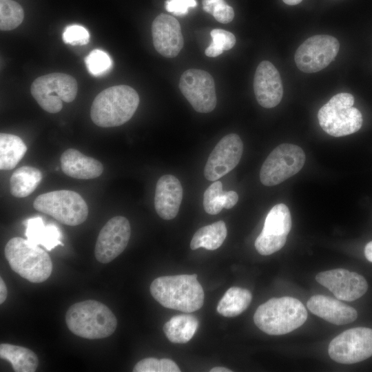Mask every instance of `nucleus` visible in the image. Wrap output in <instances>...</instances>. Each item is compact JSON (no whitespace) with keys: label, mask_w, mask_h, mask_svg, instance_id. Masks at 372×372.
<instances>
[{"label":"nucleus","mask_w":372,"mask_h":372,"mask_svg":"<svg viewBox=\"0 0 372 372\" xmlns=\"http://www.w3.org/2000/svg\"><path fill=\"white\" fill-rule=\"evenodd\" d=\"M65 322L71 332L86 339H101L116 330L117 320L103 303L87 300L76 302L65 313Z\"/></svg>","instance_id":"nucleus-3"},{"label":"nucleus","mask_w":372,"mask_h":372,"mask_svg":"<svg viewBox=\"0 0 372 372\" xmlns=\"http://www.w3.org/2000/svg\"><path fill=\"white\" fill-rule=\"evenodd\" d=\"M61 164L65 174L77 179L96 178L103 172L100 161L73 148L63 152L61 156Z\"/></svg>","instance_id":"nucleus-21"},{"label":"nucleus","mask_w":372,"mask_h":372,"mask_svg":"<svg viewBox=\"0 0 372 372\" xmlns=\"http://www.w3.org/2000/svg\"><path fill=\"white\" fill-rule=\"evenodd\" d=\"M238 195L234 191L223 190L220 181H214L204 192L203 207L211 215L218 214L223 208L231 209L237 203Z\"/></svg>","instance_id":"nucleus-25"},{"label":"nucleus","mask_w":372,"mask_h":372,"mask_svg":"<svg viewBox=\"0 0 372 372\" xmlns=\"http://www.w3.org/2000/svg\"><path fill=\"white\" fill-rule=\"evenodd\" d=\"M27 147L22 139L14 134H0V169L14 168L25 155Z\"/></svg>","instance_id":"nucleus-27"},{"label":"nucleus","mask_w":372,"mask_h":372,"mask_svg":"<svg viewBox=\"0 0 372 372\" xmlns=\"http://www.w3.org/2000/svg\"><path fill=\"white\" fill-rule=\"evenodd\" d=\"M62 38L65 43L72 45H83L89 42L90 33L83 26L72 24L65 28Z\"/></svg>","instance_id":"nucleus-34"},{"label":"nucleus","mask_w":372,"mask_h":372,"mask_svg":"<svg viewBox=\"0 0 372 372\" xmlns=\"http://www.w3.org/2000/svg\"><path fill=\"white\" fill-rule=\"evenodd\" d=\"M354 97L349 93L334 95L318 111V118L322 129L328 134L340 137L358 132L362 125V116L354 107Z\"/></svg>","instance_id":"nucleus-6"},{"label":"nucleus","mask_w":372,"mask_h":372,"mask_svg":"<svg viewBox=\"0 0 372 372\" xmlns=\"http://www.w3.org/2000/svg\"><path fill=\"white\" fill-rule=\"evenodd\" d=\"M330 358L342 364H354L372 356V329L355 327L344 331L330 342Z\"/></svg>","instance_id":"nucleus-10"},{"label":"nucleus","mask_w":372,"mask_h":372,"mask_svg":"<svg viewBox=\"0 0 372 372\" xmlns=\"http://www.w3.org/2000/svg\"><path fill=\"white\" fill-rule=\"evenodd\" d=\"M77 90V82L73 76L58 72L38 77L30 87L31 94L40 107L53 114L61 110L63 102L73 101Z\"/></svg>","instance_id":"nucleus-8"},{"label":"nucleus","mask_w":372,"mask_h":372,"mask_svg":"<svg viewBox=\"0 0 372 372\" xmlns=\"http://www.w3.org/2000/svg\"><path fill=\"white\" fill-rule=\"evenodd\" d=\"M183 199L180 180L171 174L158 180L154 196V207L158 215L164 220L174 218L178 213Z\"/></svg>","instance_id":"nucleus-19"},{"label":"nucleus","mask_w":372,"mask_h":372,"mask_svg":"<svg viewBox=\"0 0 372 372\" xmlns=\"http://www.w3.org/2000/svg\"><path fill=\"white\" fill-rule=\"evenodd\" d=\"M364 255L366 258L372 262V241L368 242L364 248Z\"/></svg>","instance_id":"nucleus-39"},{"label":"nucleus","mask_w":372,"mask_h":372,"mask_svg":"<svg viewBox=\"0 0 372 372\" xmlns=\"http://www.w3.org/2000/svg\"><path fill=\"white\" fill-rule=\"evenodd\" d=\"M25 236L34 245H41L48 251H51L61 242L62 234L54 224L45 225L42 218L34 217L25 221Z\"/></svg>","instance_id":"nucleus-22"},{"label":"nucleus","mask_w":372,"mask_h":372,"mask_svg":"<svg viewBox=\"0 0 372 372\" xmlns=\"http://www.w3.org/2000/svg\"><path fill=\"white\" fill-rule=\"evenodd\" d=\"M212 16L220 23H228L234 19V11L232 7L227 5L225 1H223L216 8Z\"/></svg>","instance_id":"nucleus-36"},{"label":"nucleus","mask_w":372,"mask_h":372,"mask_svg":"<svg viewBox=\"0 0 372 372\" xmlns=\"http://www.w3.org/2000/svg\"><path fill=\"white\" fill-rule=\"evenodd\" d=\"M316 280L342 300H357L368 289L367 282L362 276L344 269L322 271L316 275Z\"/></svg>","instance_id":"nucleus-16"},{"label":"nucleus","mask_w":372,"mask_h":372,"mask_svg":"<svg viewBox=\"0 0 372 372\" xmlns=\"http://www.w3.org/2000/svg\"><path fill=\"white\" fill-rule=\"evenodd\" d=\"M291 228V218L288 207L280 203L269 211L261 233L255 241L258 252L263 256L272 254L285 244Z\"/></svg>","instance_id":"nucleus-13"},{"label":"nucleus","mask_w":372,"mask_h":372,"mask_svg":"<svg viewBox=\"0 0 372 372\" xmlns=\"http://www.w3.org/2000/svg\"><path fill=\"white\" fill-rule=\"evenodd\" d=\"M150 293L162 306L185 313L203 305L204 291L196 274L158 277L152 281Z\"/></svg>","instance_id":"nucleus-1"},{"label":"nucleus","mask_w":372,"mask_h":372,"mask_svg":"<svg viewBox=\"0 0 372 372\" xmlns=\"http://www.w3.org/2000/svg\"><path fill=\"white\" fill-rule=\"evenodd\" d=\"M252 299L251 292L238 287L229 288L219 301L217 311L225 317H234L242 313Z\"/></svg>","instance_id":"nucleus-29"},{"label":"nucleus","mask_w":372,"mask_h":372,"mask_svg":"<svg viewBox=\"0 0 372 372\" xmlns=\"http://www.w3.org/2000/svg\"><path fill=\"white\" fill-rule=\"evenodd\" d=\"M307 318L304 304L292 297L273 298L256 309L254 321L263 332L273 335L288 333L302 326Z\"/></svg>","instance_id":"nucleus-4"},{"label":"nucleus","mask_w":372,"mask_h":372,"mask_svg":"<svg viewBox=\"0 0 372 372\" xmlns=\"http://www.w3.org/2000/svg\"><path fill=\"white\" fill-rule=\"evenodd\" d=\"M4 254L11 269L31 282L39 283L51 275L52 262L42 248L21 237H14L6 243Z\"/></svg>","instance_id":"nucleus-5"},{"label":"nucleus","mask_w":372,"mask_h":372,"mask_svg":"<svg viewBox=\"0 0 372 372\" xmlns=\"http://www.w3.org/2000/svg\"><path fill=\"white\" fill-rule=\"evenodd\" d=\"M285 4L294 6L300 3L302 0H282Z\"/></svg>","instance_id":"nucleus-41"},{"label":"nucleus","mask_w":372,"mask_h":372,"mask_svg":"<svg viewBox=\"0 0 372 372\" xmlns=\"http://www.w3.org/2000/svg\"><path fill=\"white\" fill-rule=\"evenodd\" d=\"M307 307L314 315L336 325L351 323L358 317L354 308L324 295L311 297L307 302Z\"/></svg>","instance_id":"nucleus-20"},{"label":"nucleus","mask_w":372,"mask_h":372,"mask_svg":"<svg viewBox=\"0 0 372 372\" xmlns=\"http://www.w3.org/2000/svg\"><path fill=\"white\" fill-rule=\"evenodd\" d=\"M24 12L17 2L12 0H0V28L12 30L23 21Z\"/></svg>","instance_id":"nucleus-30"},{"label":"nucleus","mask_w":372,"mask_h":372,"mask_svg":"<svg viewBox=\"0 0 372 372\" xmlns=\"http://www.w3.org/2000/svg\"><path fill=\"white\" fill-rule=\"evenodd\" d=\"M212 41L205 49V53L209 57H216L224 50L231 49L236 44V37L230 32L222 29H214L210 32Z\"/></svg>","instance_id":"nucleus-31"},{"label":"nucleus","mask_w":372,"mask_h":372,"mask_svg":"<svg viewBox=\"0 0 372 372\" xmlns=\"http://www.w3.org/2000/svg\"><path fill=\"white\" fill-rule=\"evenodd\" d=\"M179 88L196 112L208 113L216 107L214 81L207 72L199 69L187 70L180 76Z\"/></svg>","instance_id":"nucleus-12"},{"label":"nucleus","mask_w":372,"mask_h":372,"mask_svg":"<svg viewBox=\"0 0 372 372\" xmlns=\"http://www.w3.org/2000/svg\"><path fill=\"white\" fill-rule=\"evenodd\" d=\"M243 143L236 134H229L216 144L208 157L204 169L205 177L216 181L234 169L240 161Z\"/></svg>","instance_id":"nucleus-15"},{"label":"nucleus","mask_w":372,"mask_h":372,"mask_svg":"<svg viewBox=\"0 0 372 372\" xmlns=\"http://www.w3.org/2000/svg\"><path fill=\"white\" fill-rule=\"evenodd\" d=\"M225 0H203V10L212 15L214 10Z\"/></svg>","instance_id":"nucleus-37"},{"label":"nucleus","mask_w":372,"mask_h":372,"mask_svg":"<svg viewBox=\"0 0 372 372\" xmlns=\"http://www.w3.org/2000/svg\"><path fill=\"white\" fill-rule=\"evenodd\" d=\"M130 234V224L125 217L110 219L99 234L94 249L96 259L103 264L115 259L126 248Z\"/></svg>","instance_id":"nucleus-14"},{"label":"nucleus","mask_w":372,"mask_h":372,"mask_svg":"<svg viewBox=\"0 0 372 372\" xmlns=\"http://www.w3.org/2000/svg\"><path fill=\"white\" fill-rule=\"evenodd\" d=\"M209 371L210 372H231L232 371L225 367L217 366V367L212 368Z\"/></svg>","instance_id":"nucleus-40"},{"label":"nucleus","mask_w":372,"mask_h":372,"mask_svg":"<svg viewBox=\"0 0 372 372\" xmlns=\"http://www.w3.org/2000/svg\"><path fill=\"white\" fill-rule=\"evenodd\" d=\"M306 160L304 151L298 145L282 143L267 156L260 172V179L265 186L280 184L297 174Z\"/></svg>","instance_id":"nucleus-9"},{"label":"nucleus","mask_w":372,"mask_h":372,"mask_svg":"<svg viewBox=\"0 0 372 372\" xmlns=\"http://www.w3.org/2000/svg\"><path fill=\"white\" fill-rule=\"evenodd\" d=\"M227 233V227L223 220L204 226L194 234L190 242V247L193 250L200 247L215 250L223 243Z\"/></svg>","instance_id":"nucleus-28"},{"label":"nucleus","mask_w":372,"mask_h":372,"mask_svg":"<svg viewBox=\"0 0 372 372\" xmlns=\"http://www.w3.org/2000/svg\"><path fill=\"white\" fill-rule=\"evenodd\" d=\"M134 372H179L180 369L172 360L154 358H145L137 362L133 369Z\"/></svg>","instance_id":"nucleus-33"},{"label":"nucleus","mask_w":372,"mask_h":372,"mask_svg":"<svg viewBox=\"0 0 372 372\" xmlns=\"http://www.w3.org/2000/svg\"><path fill=\"white\" fill-rule=\"evenodd\" d=\"M153 44L156 50L167 58L176 56L184 40L179 22L169 14H160L152 25Z\"/></svg>","instance_id":"nucleus-17"},{"label":"nucleus","mask_w":372,"mask_h":372,"mask_svg":"<svg viewBox=\"0 0 372 372\" xmlns=\"http://www.w3.org/2000/svg\"><path fill=\"white\" fill-rule=\"evenodd\" d=\"M85 65L89 72L96 76L105 74L112 66V61L105 52L96 49L85 59Z\"/></svg>","instance_id":"nucleus-32"},{"label":"nucleus","mask_w":372,"mask_h":372,"mask_svg":"<svg viewBox=\"0 0 372 372\" xmlns=\"http://www.w3.org/2000/svg\"><path fill=\"white\" fill-rule=\"evenodd\" d=\"M41 172L32 166H22L12 174L10 192L17 198H24L31 194L42 180Z\"/></svg>","instance_id":"nucleus-24"},{"label":"nucleus","mask_w":372,"mask_h":372,"mask_svg":"<svg viewBox=\"0 0 372 372\" xmlns=\"http://www.w3.org/2000/svg\"><path fill=\"white\" fill-rule=\"evenodd\" d=\"M139 104V96L132 87L119 85L101 91L94 99L90 116L101 127L122 125L134 114Z\"/></svg>","instance_id":"nucleus-2"},{"label":"nucleus","mask_w":372,"mask_h":372,"mask_svg":"<svg viewBox=\"0 0 372 372\" xmlns=\"http://www.w3.org/2000/svg\"><path fill=\"white\" fill-rule=\"evenodd\" d=\"M196 6V0H166L165 3L166 10L176 16L185 15L189 8Z\"/></svg>","instance_id":"nucleus-35"},{"label":"nucleus","mask_w":372,"mask_h":372,"mask_svg":"<svg viewBox=\"0 0 372 372\" xmlns=\"http://www.w3.org/2000/svg\"><path fill=\"white\" fill-rule=\"evenodd\" d=\"M8 296V290L5 282L3 278H0V304H2L6 300Z\"/></svg>","instance_id":"nucleus-38"},{"label":"nucleus","mask_w":372,"mask_h":372,"mask_svg":"<svg viewBox=\"0 0 372 372\" xmlns=\"http://www.w3.org/2000/svg\"><path fill=\"white\" fill-rule=\"evenodd\" d=\"M198 327L197 318L191 315H178L172 317L163 326L167 339L173 343H186L195 334Z\"/></svg>","instance_id":"nucleus-26"},{"label":"nucleus","mask_w":372,"mask_h":372,"mask_svg":"<svg viewBox=\"0 0 372 372\" xmlns=\"http://www.w3.org/2000/svg\"><path fill=\"white\" fill-rule=\"evenodd\" d=\"M254 90L258 103L263 107H274L281 101L283 95L281 77L271 62L263 61L257 67Z\"/></svg>","instance_id":"nucleus-18"},{"label":"nucleus","mask_w":372,"mask_h":372,"mask_svg":"<svg viewBox=\"0 0 372 372\" xmlns=\"http://www.w3.org/2000/svg\"><path fill=\"white\" fill-rule=\"evenodd\" d=\"M0 357L8 360L16 372H34L39 364L37 355L32 351L11 344H0Z\"/></svg>","instance_id":"nucleus-23"},{"label":"nucleus","mask_w":372,"mask_h":372,"mask_svg":"<svg viewBox=\"0 0 372 372\" xmlns=\"http://www.w3.org/2000/svg\"><path fill=\"white\" fill-rule=\"evenodd\" d=\"M339 48V41L333 36H312L297 49L294 56L296 66L305 73L320 71L335 59Z\"/></svg>","instance_id":"nucleus-11"},{"label":"nucleus","mask_w":372,"mask_h":372,"mask_svg":"<svg viewBox=\"0 0 372 372\" xmlns=\"http://www.w3.org/2000/svg\"><path fill=\"white\" fill-rule=\"evenodd\" d=\"M34 208L70 226L83 223L88 216V207L82 196L70 190H56L38 196Z\"/></svg>","instance_id":"nucleus-7"}]
</instances>
